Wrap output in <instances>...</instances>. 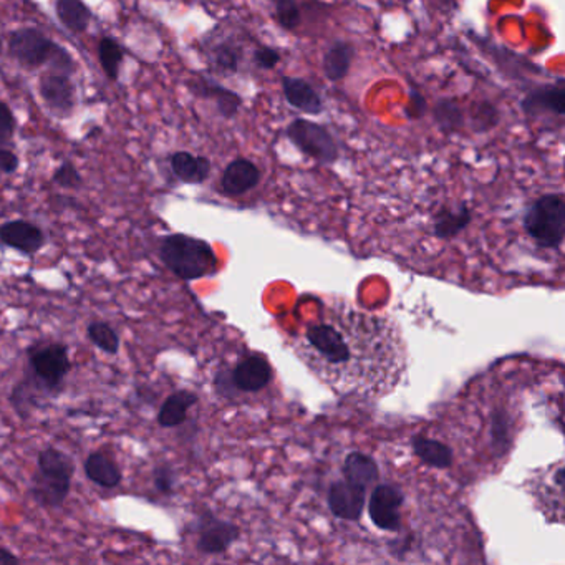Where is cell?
Listing matches in <instances>:
<instances>
[{"mask_svg": "<svg viewBox=\"0 0 565 565\" xmlns=\"http://www.w3.org/2000/svg\"><path fill=\"white\" fill-rule=\"evenodd\" d=\"M85 475L91 483L103 489H115L122 483L123 473L118 463L103 451H93L85 459Z\"/></svg>", "mask_w": 565, "mask_h": 565, "instance_id": "d6986e66", "label": "cell"}, {"mask_svg": "<svg viewBox=\"0 0 565 565\" xmlns=\"http://www.w3.org/2000/svg\"><path fill=\"white\" fill-rule=\"evenodd\" d=\"M19 170V158L17 154L0 148V171L12 174Z\"/></svg>", "mask_w": 565, "mask_h": 565, "instance_id": "74e56055", "label": "cell"}, {"mask_svg": "<svg viewBox=\"0 0 565 565\" xmlns=\"http://www.w3.org/2000/svg\"><path fill=\"white\" fill-rule=\"evenodd\" d=\"M261 170L255 162L247 158H236L226 166L221 176V191L226 196L237 198L245 192L253 191L261 182Z\"/></svg>", "mask_w": 565, "mask_h": 565, "instance_id": "9a60e30c", "label": "cell"}, {"mask_svg": "<svg viewBox=\"0 0 565 565\" xmlns=\"http://www.w3.org/2000/svg\"><path fill=\"white\" fill-rule=\"evenodd\" d=\"M282 93L285 101L295 108L302 111L305 115H322L325 105L320 95L313 88L312 85L299 77H282Z\"/></svg>", "mask_w": 565, "mask_h": 565, "instance_id": "e0dca14e", "label": "cell"}, {"mask_svg": "<svg viewBox=\"0 0 565 565\" xmlns=\"http://www.w3.org/2000/svg\"><path fill=\"white\" fill-rule=\"evenodd\" d=\"M98 57H100L101 69L105 71V75L111 80H118L120 67L125 59L122 47L110 37H105L101 39L100 45H98Z\"/></svg>", "mask_w": 565, "mask_h": 565, "instance_id": "4dcf8cb0", "label": "cell"}, {"mask_svg": "<svg viewBox=\"0 0 565 565\" xmlns=\"http://www.w3.org/2000/svg\"><path fill=\"white\" fill-rule=\"evenodd\" d=\"M57 47L59 45L53 43L43 32L29 27L14 32L9 39L12 57L27 70H35L42 65H49Z\"/></svg>", "mask_w": 565, "mask_h": 565, "instance_id": "ba28073f", "label": "cell"}, {"mask_svg": "<svg viewBox=\"0 0 565 565\" xmlns=\"http://www.w3.org/2000/svg\"><path fill=\"white\" fill-rule=\"evenodd\" d=\"M354 47L348 42L337 41L329 51H325L322 59V69L325 79L332 83L344 80L352 69L354 61Z\"/></svg>", "mask_w": 565, "mask_h": 565, "instance_id": "7402d4cb", "label": "cell"}, {"mask_svg": "<svg viewBox=\"0 0 565 565\" xmlns=\"http://www.w3.org/2000/svg\"><path fill=\"white\" fill-rule=\"evenodd\" d=\"M153 486L162 495H171L176 486V471L166 463L156 466L153 469Z\"/></svg>", "mask_w": 565, "mask_h": 565, "instance_id": "836d02e7", "label": "cell"}, {"mask_svg": "<svg viewBox=\"0 0 565 565\" xmlns=\"http://www.w3.org/2000/svg\"><path fill=\"white\" fill-rule=\"evenodd\" d=\"M524 231L539 247L557 249L564 243L565 201L559 192L537 198L524 212Z\"/></svg>", "mask_w": 565, "mask_h": 565, "instance_id": "5b68a950", "label": "cell"}, {"mask_svg": "<svg viewBox=\"0 0 565 565\" xmlns=\"http://www.w3.org/2000/svg\"><path fill=\"white\" fill-rule=\"evenodd\" d=\"M160 259L182 281H198L218 269V257L211 244L188 234L164 236L160 244Z\"/></svg>", "mask_w": 565, "mask_h": 565, "instance_id": "3957f363", "label": "cell"}, {"mask_svg": "<svg viewBox=\"0 0 565 565\" xmlns=\"http://www.w3.org/2000/svg\"><path fill=\"white\" fill-rule=\"evenodd\" d=\"M404 493L394 485H378L368 501V514L378 529L394 533L402 527Z\"/></svg>", "mask_w": 565, "mask_h": 565, "instance_id": "30bf717a", "label": "cell"}, {"mask_svg": "<svg viewBox=\"0 0 565 565\" xmlns=\"http://www.w3.org/2000/svg\"><path fill=\"white\" fill-rule=\"evenodd\" d=\"M501 123V111L493 101H475L469 108V125L476 134H485Z\"/></svg>", "mask_w": 565, "mask_h": 565, "instance_id": "83f0119b", "label": "cell"}, {"mask_svg": "<svg viewBox=\"0 0 565 565\" xmlns=\"http://www.w3.org/2000/svg\"><path fill=\"white\" fill-rule=\"evenodd\" d=\"M428 113V101L424 98L423 93L410 87L408 90V103L404 108V115L408 120H421Z\"/></svg>", "mask_w": 565, "mask_h": 565, "instance_id": "e575fe53", "label": "cell"}, {"mask_svg": "<svg viewBox=\"0 0 565 565\" xmlns=\"http://www.w3.org/2000/svg\"><path fill=\"white\" fill-rule=\"evenodd\" d=\"M53 182L65 190H79L83 184V178L73 162H63L53 172Z\"/></svg>", "mask_w": 565, "mask_h": 565, "instance_id": "d6a6232c", "label": "cell"}, {"mask_svg": "<svg viewBox=\"0 0 565 565\" xmlns=\"http://www.w3.org/2000/svg\"><path fill=\"white\" fill-rule=\"evenodd\" d=\"M473 219L471 209L466 202H459L455 208L444 206L434 214L433 233L440 239H451L463 233Z\"/></svg>", "mask_w": 565, "mask_h": 565, "instance_id": "ffe728a7", "label": "cell"}, {"mask_svg": "<svg viewBox=\"0 0 565 565\" xmlns=\"http://www.w3.org/2000/svg\"><path fill=\"white\" fill-rule=\"evenodd\" d=\"M75 469L73 458L65 451L53 446L42 449L29 486L31 499L42 507H61L70 495Z\"/></svg>", "mask_w": 565, "mask_h": 565, "instance_id": "7a4b0ae2", "label": "cell"}, {"mask_svg": "<svg viewBox=\"0 0 565 565\" xmlns=\"http://www.w3.org/2000/svg\"><path fill=\"white\" fill-rule=\"evenodd\" d=\"M271 2H273V0H271Z\"/></svg>", "mask_w": 565, "mask_h": 565, "instance_id": "60d3db41", "label": "cell"}, {"mask_svg": "<svg viewBox=\"0 0 565 565\" xmlns=\"http://www.w3.org/2000/svg\"><path fill=\"white\" fill-rule=\"evenodd\" d=\"M366 489L368 487L352 483L347 477L333 483L327 495L330 513L344 521L358 519L364 513Z\"/></svg>", "mask_w": 565, "mask_h": 565, "instance_id": "4fadbf2b", "label": "cell"}, {"mask_svg": "<svg viewBox=\"0 0 565 565\" xmlns=\"http://www.w3.org/2000/svg\"><path fill=\"white\" fill-rule=\"evenodd\" d=\"M0 53H2V42H0Z\"/></svg>", "mask_w": 565, "mask_h": 565, "instance_id": "ab89813d", "label": "cell"}, {"mask_svg": "<svg viewBox=\"0 0 565 565\" xmlns=\"http://www.w3.org/2000/svg\"><path fill=\"white\" fill-rule=\"evenodd\" d=\"M192 529L196 533V551L199 554H222L239 539L237 525L209 513L202 514Z\"/></svg>", "mask_w": 565, "mask_h": 565, "instance_id": "9c48e42d", "label": "cell"}, {"mask_svg": "<svg viewBox=\"0 0 565 565\" xmlns=\"http://www.w3.org/2000/svg\"><path fill=\"white\" fill-rule=\"evenodd\" d=\"M275 4V21L283 31L292 32L302 22V12L297 4V0H273Z\"/></svg>", "mask_w": 565, "mask_h": 565, "instance_id": "1f68e13d", "label": "cell"}, {"mask_svg": "<svg viewBox=\"0 0 565 565\" xmlns=\"http://www.w3.org/2000/svg\"><path fill=\"white\" fill-rule=\"evenodd\" d=\"M39 88L42 100L55 116H70L75 108V87L69 73L47 71L41 79Z\"/></svg>", "mask_w": 565, "mask_h": 565, "instance_id": "7c38bea8", "label": "cell"}, {"mask_svg": "<svg viewBox=\"0 0 565 565\" xmlns=\"http://www.w3.org/2000/svg\"><path fill=\"white\" fill-rule=\"evenodd\" d=\"M0 243L23 255H33L45 245V233L32 222L15 219L0 226Z\"/></svg>", "mask_w": 565, "mask_h": 565, "instance_id": "5bb4252c", "label": "cell"}, {"mask_svg": "<svg viewBox=\"0 0 565 565\" xmlns=\"http://www.w3.org/2000/svg\"><path fill=\"white\" fill-rule=\"evenodd\" d=\"M198 403V394L191 390H176L162 402L156 421L162 428H176L186 423L188 413Z\"/></svg>", "mask_w": 565, "mask_h": 565, "instance_id": "ac0fdd59", "label": "cell"}, {"mask_svg": "<svg viewBox=\"0 0 565 565\" xmlns=\"http://www.w3.org/2000/svg\"><path fill=\"white\" fill-rule=\"evenodd\" d=\"M521 110L527 118L537 120L539 116H565V80L559 79L555 83L539 85L527 91L521 100Z\"/></svg>", "mask_w": 565, "mask_h": 565, "instance_id": "8fae6325", "label": "cell"}, {"mask_svg": "<svg viewBox=\"0 0 565 565\" xmlns=\"http://www.w3.org/2000/svg\"><path fill=\"white\" fill-rule=\"evenodd\" d=\"M413 449L421 461L438 469H446L453 463L451 448L433 438H424V436L414 438Z\"/></svg>", "mask_w": 565, "mask_h": 565, "instance_id": "cb8c5ba5", "label": "cell"}, {"mask_svg": "<svg viewBox=\"0 0 565 565\" xmlns=\"http://www.w3.org/2000/svg\"><path fill=\"white\" fill-rule=\"evenodd\" d=\"M171 170L180 181L186 184H202L211 174L212 164L206 156L178 152L171 156Z\"/></svg>", "mask_w": 565, "mask_h": 565, "instance_id": "44dd1931", "label": "cell"}, {"mask_svg": "<svg viewBox=\"0 0 565 565\" xmlns=\"http://www.w3.org/2000/svg\"><path fill=\"white\" fill-rule=\"evenodd\" d=\"M273 366L261 355H245L233 370H219L214 386L222 396L259 394L273 382Z\"/></svg>", "mask_w": 565, "mask_h": 565, "instance_id": "8992f818", "label": "cell"}, {"mask_svg": "<svg viewBox=\"0 0 565 565\" xmlns=\"http://www.w3.org/2000/svg\"><path fill=\"white\" fill-rule=\"evenodd\" d=\"M285 138L305 156L322 164H333L340 156L338 143L332 133L323 125L305 118H295L285 128Z\"/></svg>", "mask_w": 565, "mask_h": 565, "instance_id": "52a82bcc", "label": "cell"}, {"mask_svg": "<svg viewBox=\"0 0 565 565\" xmlns=\"http://www.w3.org/2000/svg\"><path fill=\"white\" fill-rule=\"evenodd\" d=\"M253 59L257 69H261V70H273L282 60V55L277 49L261 45V47H257L254 51Z\"/></svg>", "mask_w": 565, "mask_h": 565, "instance_id": "d590c367", "label": "cell"}, {"mask_svg": "<svg viewBox=\"0 0 565 565\" xmlns=\"http://www.w3.org/2000/svg\"><path fill=\"white\" fill-rule=\"evenodd\" d=\"M344 477L352 483L368 487L378 479V466L372 458L364 453H352L345 459Z\"/></svg>", "mask_w": 565, "mask_h": 565, "instance_id": "484cf974", "label": "cell"}, {"mask_svg": "<svg viewBox=\"0 0 565 565\" xmlns=\"http://www.w3.org/2000/svg\"><path fill=\"white\" fill-rule=\"evenodd\" d=\"M303 365L338 394L378 396L404 366L402 337L384 317L345 303L329 305L293 340Z\"/></svg>", "mask_w": 565, "mask_h": 565, "instance_id": "6da1fadb", "label": "cell"}, {"mask_svg": "<svg viewBox=\"0 0 565 565\" xmlns=\"http://www.w3.org/2000/svg\"><path fill=\"white\" fill-rule=\"evenodd\" d=\"M12 408L21 418H29L32 410L41 408V394H37L25 380L14 384L11 396Z\"/></svg>", "mask_w": 565, "mask_h": 565, "instance_id": "f546056e", "label": "cell"}, {"mask_svg": "<svg viewBox=\"0 0 565 565\" xmlns=\"http://www.w3.org/2000/svg\"><path fill=\"white\" fill-rule=\"evenodd\" d=\"M212 69L222 75H233L239 71L243 61V49L236 42H222L216 45L209 55Z\"/></svg>", "mask_w": 565, "mask_h": 565, "instance_id": "4316f807", "label": "cell"}, {"mask_svg": "<svg viewBox=\"0 0 565 565\" xmlns=\"http://www.w3.org/2000/svg\"><path fill=\"white\" fill-rule=\"evenodd\" d=\"M15 132V120L12 115L11 108L0 101V144L11 142Z\"/></svg>", "mask_w": 565, "mask_h": 565, "instance_id": "8d00e7d4", "label": "cell"}, {"mask_svg": "<svg viewBox=\"0 0 565 565\" xmlns=\"http://www.w3.org/2000/svg\"><path fill=\"white\" fill-rule=\"evenodd\" d=\"M55 11L61 23L70 32L83 33L90 25V9L81 0H57Z\"/></svg>", "mask_w": 565, "mask_h": 565, "instance_id": "d4e9b609", "label": "cell"}, {"mask_svg": "<svg viewBox=\"0 0 565 565\" xmlns=\"http://www.w3.org/2000/svg\"><path fill=\"white\" fill-rule=\"evenodd\" d=\"M188 87H190L192 95H196L199 98L214 101L216 110L226 120H233L234 116L241 110V107H243V97L239 93L229 90V88L218 85V83H212V81L204 80V79H198V80L190 81Z\"/></svg>", "mask_w": 565, "mask_h": 565, "instance_id": "2e32d148", "label": "cell"}, {"mask_svg": "<svg viewBox=\"0 0 565 565\" xmlns=\"http://www.w3.org/2000/svg\"><path fill=\"white\" fill-rule=\"evenodd\" d=\"M87 337L91 344L97 348H100L101 352L108 355H118L120 352V335L111 327L108 322H101L95 320L87 327Z\"/></svg>", "mask_w": 565, "mask_h": 565, "instance_id": "f1b7e54d", "label": "cell"}, {"mask_svg": "<svg viewBox=\"0 0 565 565\" xmlns=\"http://www.w3.org/2000/svg\"><path fill=\"white\" fill-rule=\"evenodd\" d=\"M433 122L440 132L451 136L466 125V113L456 98H441L433 105Z\"/></svg>", "mask_w": 565, "mask_h": 565, "instance_id": "603a6c76", "label": "cell"}, {"mask_svg": "<svg viewBox=\"0 0 565 565\" xmlns=\"http://www.w3.org/2000/svg\"><path fill=\"white\" fill-rule=\"evenodd\" d=\"M29 368L25 382L43 396L59 394L70 374L71 360L69 347L65 344H37L27 352Z\"/></svg>", "mask_w": 565, "mask_h": 565, "instance_id": "277c9868", "label": "cell"}, {"mask_svg": "<svg viewBox=\"0 0 565 565\" xmlns=\"http://www.w3.org/2000/svg\"><path fill=\"white\" fill-rule=\"evenodd\" d=\"M21 562L19 557L15 554H12L9 549L2 547L0 545V565H17Z\"/></svg>", "mask_w": 565, "mask_h": 565, "instance_id": "f35d334b", "label": "cell"}]
</instances>
